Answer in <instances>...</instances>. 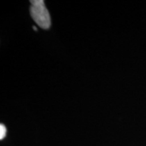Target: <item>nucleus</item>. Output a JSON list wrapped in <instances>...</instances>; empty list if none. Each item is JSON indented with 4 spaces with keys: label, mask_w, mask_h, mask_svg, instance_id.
Instances as JSON below:
<instances>
[{
    "label": "nucleus",
    "mask_w": 146,
    "mask_h": 146,
    "mask_svg": "<svg viewBox=\"0 0 146 146\" xmlns=\"http://www.w3.org/2000/svg\"><path fill=\"white\" fill-rule=\"evenodd\" d=\"M30 3L32 4L30 13L33 21L43 29H49L51 25V20L45 2L43 0H32Z\"/></svg>",
    "instance_id": "1"
},
{
    "label": "nucleus",
    "mask_w": 146,
    "mask_h": 146,
    "mask_svg": "<svg viewBox=\"0 0 146 146\" xmlns=\"http://www.w3.org/2000/svg\"><path fill=\"white\" fill-rule=\"evenodd\" d=\"M6 135H7V128L5 126L1 123V125H0V139L3 140L6 136Z\"/></svg>",
    "instance_id": "2"
}]
</instances>
